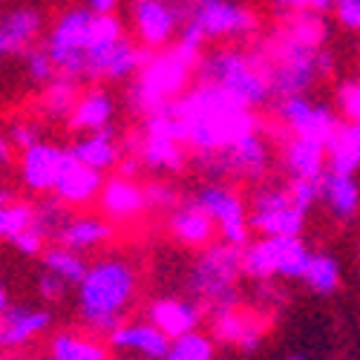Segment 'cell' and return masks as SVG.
<instances>
[{
    "label": "cell",
    "mask_w": 360,
    "mask_h": 360,
    "mask_svg": "<svg viewBox=\"0 0 360 360\" xmlns=\"http://www.w3.org/2000/svg\"><path fill=\"white\" fill-rule=\"evenodd\" d=\"M130 20H133L136 41L144 49L156 52V49H165L170 41L179 38V29H182V9H176L173 0H133Z\"/></svg>",
    "instance_id": "obj_15"
},
{
    "label": "cell",
    "mask_w": 360,
    "mask_h": 360,
    "mask_svg": "<svg viewBox=\"0 0 360 360\" xmlns=\"http://www.w3.org/2000/svg\"><path fill=\"white\" fill-rule=\"evenodd\" d=\"M49 360H107V346L78 332H61L49 340Z\"/></svg>",
    "instance_id": "obj_32"
},
{
    "label": "cell",
    "mask_w": 360,
    "mask_h": 360,
    "mask_svg": "<svg viewBox=\"0 0 360 360\" xmlns=\"http://www.w3.org/2000/svg\"><path fill=\"white\" fill-rule=\"evenodd\" d=\"M70 222V214H67V205L58 202L55 196L52 199H44L35 205V225L46 233V239H58L64 231V225Z\"/></svg>",
    "instance_id": "obj_38"
},
{
    "label": "cell",
    "mask_w": 360,
    "mask_h": 360,
    "mask_svg": "<svg viewBox=\"0 0 360 360\" xmlns=\"http://www.w3.org/2000/svg\"><path fill=\"white\" fill-rule=\"evenodd\" d=\"M303 283L317 291V294H335L340 288V262L332 257V254H323V251H314L311 254V262L306 268V277Z\"/></svg>",
    "instance_id": "obj_35"
},
{
    "label": "cell",
    "mask_w": 360,
    "mask_h": 360,
    "mask_svg": "<svg viewBox=\"0 0 360 360\" xmlns=\"http://www.w3.org/2000/svg\"><path fill=\"white\" fill-rule=\"evenodd\" d=\"M78 101V81L58 75L55 81H49L41 93V112L46 118H55V122H67L70 112L75 110Z\"/></svg>",
    "instance_id": "obj_33"
},
{
    "label": "cell",
    "mask_w": 360,
    "mask_h": 360,
    "mask_svg": "<svg viewBox=\"0 0 360 360\" xmlns=\"http://www.w3.org/2000/svg\"><path fill=\"white\" fill-rule=\"evenodd\" d=\"M44 268L46 271H52L55 277H61L70 288H78L81 285V280L86 277V262H84V257L78 254V251H72V248H67V245H52V248H46L44 251Z\"/></svg>",
    "instance_id": "obj_34"
},
{
    "label": "cell",
    "mask_w": 360,
    "mask_h": 360,
    "mask_svg": "<svg viewBox=\"0 0 360 360\" xmlns=\"http://www.w3.org/2000/svg\"><path fill=\"white\" fill-rule=\"evenodd\" d=\"M288 360H303V357H288Z\"/></svg>",
    "instance_id": "obj_52"
},
{
    "label": "cell",
    "mask_w": 360,
    "mask_h": 360,
    "mask_svg": "<svg viewBox=\"0 0 360 360\" xmlns=\"http://www.w3.org/2000/svg\"><path fill=\"white\" fill-rule=\"evenodd\" d=\"M70 153L84 162L86 167H96L101 173H107L110 167H115L118 162H122V144H118L112 127L107 130H98V133H84V139H78Z\"/></svg>",
    "instance_id": "obj_29"
},
{
    "label": "cell",
    "mask_w": 360,
    "mask_h": 360,
    "mask_svg": "<svg viewBox=\"0 0 360 360\" xmlns=\"http://www.w3.org/2000/svg\"><path fill=\"white\" fill-rule=\"evenodd\" d=\"M9 141H12V147H18L20 150V153H23V150H29V147H32V144H38L41 141V127L35 124V122H23V118H20V122H15L12 127H9Z\"/></svg>",
    "instance_id": "obj_44"
},
{
    "label": "cell",
    "mask_w": 360,
    "mask_h": 360,
    "mask_svg": "<svg viewBox=\"0 0 360 360\" xmlns=\"http://www.w3.org/2000/svg\"><path fill=\"white\" fill-rule=\"evenodd\" d=\"M328 170L352 176L360 170V122L340 124L335 139L328 141Z\"/></svg>",
    "instance_id": "obj_31"
},
{
    "label": "cell",
    "mask_w": 360,
    "mask_h": 360,
    "mask_svg": "<svg viewBox=\"0 0 360 360\" xmlns=\"http://www.w3.org/2000/svg\"><path fill=\"white\" fill-rule=\"evenodd\" d=\"M239 274H245L243 248L219 239V243L202 248V254L196 257L188 274V288L196 297V303L214 314L239 303Z\"/></svg>",
    "instance_id": "obj_5"
},
{
    "label": "cell",
    "mask_w": 360,
    "mask_h": 360,
    "mask_svg": "<svg viewBox=\"0 0 360 360\" xmlns=\"http://www.w3.org/2000/svg\"><path fill=\"white\" fill-rule=\"evenodd\" d=\"M46 243H49L46 233H44L35 222L29 225L23 233H18V236L12 239V245L18 248V254H20V257H29V259H32V257H41V254L46 251Z\"/></svg>",
    "instance_id": "obj_41"
},
{
    "label": "cell",
    "mask_w": 360,
    "mask_h": 360,
    "mask_svg": "<svg viewBox=\"0 0 360 360\" xmlns=\"http://www.w3.org/2000/svg\"><path fill=\"white\" fill-rule=\"evenodd\" d=\"M112 239V222L104 217H70V222L64 225L58 243L84 254V251H93L101 248Z\"/></svg>",
    "instance_id": "obj_30"
},
{
    "label": "cell",
    "mask_w": 360,
    "mask_h": 360,
    "mask_svg": "<svg viewBox=\"0 0 360 360\" xmlns=\"http://www.w3.org/2000/svg\"><path fill=\"white\" fill-rule=\"evenodd\" d=\"M274 6L283 12H328L335 9V0H274Z\"/></svg>",
    "instance_id": "obj_47"
},
{
    "label": "cell",
    "mask_w": 360,
    "mask_h": 360,
    "mask_svg": "<svg viewBox=\"0 0 360 360\" xmlns=\"http://www.w3.org/2000/svg\"><path fill=\"white\" fill-rule=\"evenodd\" d=\"M320 199L338 222H352L360 214V185L352 173L326 170L320 179Z\"/></svg>",
    "instance_id": "obj_28"
},
{
    "label": "cell",
    "mask_w": 360,
    "mask_h": 360,
    "mask_svg": "<svg viewBox=\"0 0 360 360\" xmlns=\"http://www.w3.org/2000/svg\"><path fill=\"white\" fill-rule=\"evenodd\" d=\"M67 291H70V285L61 280V277H55L52 271H41V277H38V294H41V300H46V303H58V300H64L67 297Z\"/></svg>",
    "instance_id": "obj_45"
},
{
    "label": "cell",
    "mask_w": 360,
    "mask_h": 360,
    "mask_svg": "<svg viewBox=\"0 0 360 360\" xmlns=\"http://www.w3.org/2000/svg\"><path fill=\"white\" fill-rule=\"evenodd\" d=\"M265 335H268V320L257 311L243 309L239 303L211 314V338L217 343L243 349V352H254Z\"/></svg>",
    "instance_id": "obj_16"
},
{
    "label": "cell",
    "mask_w": 360,
    "mask_h": 360,
    "mask_svg": "<svg viewBox=\"0 0 360 360\" xmlns=\"http://www.w3.org/2000/svg\"><path fill=\"white\" fill-rule=\"evenodd\" d=\"M280 162L291 179H306V182H320L328 170V147L323 141L297 139L291 136L283 144Z\"/></svg>",
    "instance_id": "obj_25"
},
{
    "label": "cell",
    "mask_w": 360,
    "mask_h": 360,
    "mask_svg": "<svg viewBox=\"0 0 360 360\" xmlns=\"http://www.w3.org/2000/svg\"><path fill=\"white\" fill-rule=\"evenodd\" d=\"M44 32V12L35 6H15L0 15V58L23 55Z\"/></svg>",
    "instance_id": "obj_22"
},
{
    "label": "cell",
    "mask_w": 360,
    "mask_h": 360,
    "mask_svg": "<svg viewBox=\"0 0 360 360\" xmlns=\"http://www.w3.org/2000/svg\"><path fill=\"white\" fill-rule=\"evenodd\" d=\"M288 193H291V199H294V205L300 207V211L309 214L311 207L317 205V199H320V182H306V179H291Z\"/></svg>",
    "instance_id": "obj_42"
},
{
    "label": "cell",
    "mask_w": 360,
    "mask_h": 360,
    "mask_svg": "<svg viewBox=\"0 0 360 360\" xmlns=\"http://www.w3.org/2000/svg\"><path fill=\"white\" fill-rule=\"evenodd\" d=\"M110 346L118 352L141 354L150 360H162L170 349V338L162 335L150 320H133V323H118L112 332L107 335Z\"/></svg>",
    "instance_id": "obj_24"
},
{
    "label": "cell",
    "mask_w": 360,
    "mask_h": 360,
    "mask_svg": "<svg viewBox=\"0 0 360 360\" xmlns=\"http://www.w3.org/2000/svg\"><path fill=\"white\" fill-rule=\"evenodd\" d=\"M167 110L176 118L185 147H191L199 156L219 153L243 136L259 130L254 110L211 81H199Z\"/></svg>",
    "instance_id": "obj_2"
},
{
    "label": "cell",
    "mask_w": 360,
    "mask_h": 360,
    "mask_svg": "<svg viewBox=\"0 0 360 360\" xmlns=\"http://www.w3.org/2000/svg\"><path fill=\"white\" fill-rule=\"evenodd\" d=\"M167 231L176 243L185 248H207L217 239V222L211 214L193 199V202H179L167 214Z\"/></svg>",
    "instance_id": "obj_21"
},
{
    "label": "cell",
    "mask_w": 360,
    "mask_h": 360,
    "mask_svg": "<svg viewBox=\"0 0 360 360\" xmlns=\"http://www.w3.org/2000/svg\"><path fill=\"white\" fill-rule=\"evenodd\" d=\"M199 67V49L176 41L170 49H156L136 72L130 84V104L136 112L150 115L167 110L188 93V84Z\"/></svg>",
    "instance_id": "obj_4"
},
{
    "label": "cell",
    "mask_w": 360,
    "mask_h": 360,
    "mask_svg": "<svg viewBox=\"0 0 360 360\" xmlns=\"http://www.w3.org/2000/svg\"><path fill=\"white\" fill-rule=\"evenodd\" d=\"M122 0H86V9L93 15H115Z\"/></svg>",
    "instance_id": "obj_48"
},
{
    "label": "cell",
    "mask_w": 360,
    "mask_h": 360,
    "mask_svg": "<svg viewBox=\"0 0 360 360\" xmlns=\"http://www.w3.org/2000/svg\"><path fill=\"white\" fill-rule=\"evenodd\" d=\"M112 118H115L112 96L101 86H89L78 96L75 110L67 118V127L72 133H98L112 124Z\"/></svg>",
    "instance_id": "obj_27"
},
{
    "label": "cell",
    "mask_w": 360,
    "mask_h": 360,
    "mask_svg": "<svg viewBox=\"0 0 360 360\" xmlns=\"http://www.w3.org/2000/svg\"><path fill=\"white\" fill-rule=\"evenodd\" d=\"M0 360H6V357H0Z\"/></svg>",
    "instance_id": "obj_53"
},
{
    "label": "cell",
    "mask_w": 360,
    "mask_h": 360,
    "mask_svg": "<svg viewBox=\"0 0 360 360\" xmlns=\"http://www.w3.org/2000/svg\"><path fill=\"white\" fill-rule=\"evenodd\" d=\"M32 222H35V205H29L23 199H12L6 205H0V239H6V243H12Z\"/></svg>",
    "instance_id": "obj_36"
},
{
    "label": "cell",
    "mask_w": 360,
    "mask_h": 360,
    "mask_svg": "<svg viewBox=\"0 0 360 360\" xmlns=\"http://www.w3.org/2000/svg\"><path fill=\"white\" fill-rule=\"evenodd\" d=\"M127 147L141 159V165L153 173H179L185 167L188 147H185L182 136H179L176 118L170 115V110L144 115L141 136L130 139Z\"/></svg>",
    "instance_id": "obj_9"
},
{
    "label": "cell",
    "mask_w": 360,
    "mask_h": 360,
    "mask_svg": "<svg viewBox=\"0 0 360 360\" xmlns=\"http://www.w3.org/2000/svg\"><path fill=\"white\" fill-rule=\"evenodd\" d=\"M104 182L107 179H104L101 170L86 167L84 162H78L67 150V162H64V170H61V176H58V182H55L52 196L58 202H64L67 207H84V205L98 202Z\"/></svg>",
    "instance_id": "obj_19"
},
{
    "label": "cell",
    "mask_w": 360,
    "mask_h": 360,
    "mask_svg": "<svg viewBox=\"0 0 360 360\" xmlns=\"http://www.w3.org/2000/svg\"><path fill=\"white\" fill-rule=\"evenodd\" d=\"M147 191V205H150V211H159V214H170L173 207L179 205V193L173 185L167 182H150L144 185Z\"/></svg>",
    "instance_id": "obj_40"
},
{
    "label": "cell",
    "mask_w": 360,
    "mask_h": 360,
    "mask_svg": "<svg viewBox=\"0 0 360 360\" xmlns=\"http://www.w3.org/2000/svg\"><path fill=\"white\" fill-rule=\"evenodd\" d=\"M15 196H12V191H6V188H0V205H6V202H12Z\"/></svg>",
    "instance_id": "obj_51"
},
{
    "label": "cell",
    "mask_w": 360,
    "mask_h": 360,
    "mask_svg": "<svg viewBox=\"0 0 360 360\" xmlns=\"http://www.w3.org/2000/svg\"><path fill=\"white\" fill-rule=\"evenodd\" d=\"M254 9L236 0H188L182 6V29L179 38L188 46L202 49L205 41H236L257 32Z\"/></svg>",
    "instance_id": "obj_6"
},
{
    "label": "cell",
    "mask_w": 360,
    "mask_h": 360,
    "mask_svg": "<svg viewBox=\"0 0 360 360\" xmlns=\"http://www.w3.org/2000/svg\"><path fill=\"white\" fill-rule=\"evenodd\" d=\"M23 70H26V78L38 84V86H46L49 81L58 78V67L52 61V55L46 52V46H32L23 52Z\"/></svg>",
    "instance_id": "obj_39"
},
{
    "label": "cell",
    "mask_w": 360,
    "mask_h": 360,
    "mask_svg": "<svg viewBox=\"0 0 360 360\" xmlns=\"http://www.w3.org/2000/svg\"><path fill=\"white\" fill-rule=\"evenodd\" d=\"M311 248L300 236H262L243 248V271L251 280H303L311 262Z\"/></svg>",
    "instance_id": "obj_8"
},
{
    "label": "cell",
    "mask_w": 360,
    "mask_h": 360,
    "mask_svg": "<svg viewBox=\"0 0 360 360\" xmlns=\"http://www.w3.org/2000/svg\"><path fill=\"white\" fill-rule=\"evenodd\" d=\"M335 18L349 32H360V0H335Z\"/></svg>",
    "instance_id": "obj_46"
},
{
    "label": "cell",
    "mask_w": 360,
    "mask_h": 360,
    "mask_svg": "<svg viewBox=\"0 0 360 360\" xmlns=\"http://www.w3.org/2000/svg\"><path fill=\"white\" fill-rule=\"evenodd\" d=\"M196 72L202 81H211V84L228 89L231 96L245 101L251 110L262 107L268 98H271V84H268V75H265L259 58L254 52L217 49L211 55L199 58Z\"/></svg>",
    "instance_id": "obj_7"
},
{
    "label": "cell",
    "mask_w": 360,
    "mask_h": 360,
    "mask_svg": "<svg viewBox=\"0 0 360 360\" xmlns=\"http://www.w3.org/2000/svg\"><path fill=\"white\" fill-rule=\"evenodd\" d=\"M139 291V274L127 259L107 257L86 268L78 285V317L93 332H112L124 323L127 309Z\"/></svg>",
    "instance_id": "obj_3"
},
{
    "label": "cell",
    "mask_w": 360,
    "mask_h": 360,
    "mask_svg": "<svg viewBox=\"0 0 360 360\" xmlns=\"http://www.w3.org/2000/svg\"><path fill=\"white\" fill-rule=\"evenodd\" d=\"M64 162H67V150L46 144V141H38L29 150H23L20 153V182H23V188L32 191V193H52L58 176H61V170H64Z\"/></svg>",
    "instance_id": "obj_20"
},
{
    "label": "cell",
    "mask_w": 360,
    "mask_h": 360,
    "mask_svg": "<svg viewBox=\"0 0 360 360\" xmlns=\"http://www.w3.org/2000/svg\"><path fill=\"white\" fill-rule=\"evenodd\" d=\"M12 162V141H9V136H6V130H4V124H0V165H9Z\"/></svg>",
    "instance_id": "obj_49"
},
{
    "label": "cell",
    "mask_w": 360,
    "mask_h": 360,
    "mask_svg": "<svg viewBox=\"0 0 360 360\" xmlns=\"http://www.w3.org/2000/svg\"><path fill=\"white\" fill-rule=\"evenodd\" d=\"M9 311V291H6V285L0 283V317H4Z\"/></svg>",
    "instance_id": "obj_50"
},
{
    "label": "cell",
    "mask_w": 360,
    "mask_h": 360,
    "mask_svg": "<svg viewBox=\"0 0 360 360\" xmlns=\"http://www.w3.org/2000/svg\"><path fill=\"white\" fill-rule=\"evenodd\" d=\"M147 55H150V49H144L139 41L124 35L107 52L89 58L84 78H89V81H127V78H136V72L147 61Z\"/></svg>",
    "instance_id": "obj_18"
},
{
    "label": "cell",
    "mask_w": 360,
    "mask_h": 360,
    "mask_svg": "<svg viewBox=\"0 0 360 360\" xmlns=\"http://www.w3.org/2000/svg\"><path fill=\"white\" fill-rule=\"evenodd\" d=\"M52 317L46 309H26V306H9V311L0 317V352L20 349L32 343L38 335L49 328Z\"/></svg>",
    "instance_id": "obj_26"
},
{
    "label": "cell",
    "mask_w": 360,
    "mask_h": 360,
    "mask_svg": "<svg viewBox=\"0 0 360 360\" xmlns=\"http://www.w3.org/2000/svg\"><path fill=\"white\" fill-rule=\"evenodd\" d=\"M277 118L280 124L297 136V139H311V141H323L328 147V141L335 139V133L340 130L338 115L332 112V107L317 104L309 96H288L280 98L277 104Z\"/></svg>",
    "instance_id": "obj_14"
},
{
    "label": "cell",
    "mask_w": 360,
    "mask_h": 360,
    "mask_svg": "<svg viewBox=\"0 0 360 360\" xmlns=\"http://www.w3.org/2000/svg\"><path fill=\"white\" fill-rule=\"evenodd\" d=\"M89 23H93V12L86 6H70L52 20L44 46L52 55L58 75H67L75 81L84 78Z\"/></svg>",
    "instance_id": "obj_10"
},
{
    "label": "cell",
    "mask_w": 360,
    "mask_h": 360,
    "mask_svg": "<svg viewBox=\"0 0 360 360\" xmlns=\"http://www.w3.org/2000/svg\"><path fill=\"white\" fill-rule=\"evenodd\" d=\"M0 61H4V58H0Z\"/></svg>",
    "instance_id": "obj_54"
},
{
    "label": "cell",
    "mask_w": 360,
    "mask_h": 360,
    "mask_svg": "<svg viewBox=\"0 0 360 360\" xmlns=\"http://www.w3.org/2000/svg\"><path fill=\"white\" fill-rule=\"evenodd\" d=\"M196 202L217 222L222 243L236 245V248L248 245L251 219H248V205H245L243 196H239V191H233L231 185H222V182H211V185L199 188Z\"/></svg>",
    "instance_id": "obj_13"
},
{
    "label": "cell",
    "mask_w": 360,
    "mask_h": 360,
    "mask_svg": "<svg viewBox=\"0 0 360 360\" xmlns=\"http://www.w3.org/2000/svg\"><path fill=\"white\" fill-rule=\"evenodd\" d=\"M202 167L219 179H239V182H262L271 165V150L259 133H248L231 147L211 156H199Z\"/></svg>",
    "instance_id": "obj_12"
},
{
    "label": "cell",
    "mask_w": 360,
    "mask_h": 360,
    "mask_svg": "<svg viewBox=\"0 0 360 360\" xmlns=\"http://www.w3.org/2000/svg\"><path fill=\"white\" fill-rule=\"evenodd\" d=\"M98 207H101V217L110 219L112 225H133L150 211L144 185H139L133 176H124V173H115L104 182Z\"/></svg>",
    "instance_id": "obj_17"
},
{
    "label": "cell",
    "mask_w": 360,
    "mask_h": 360,
    "mask_svg": "<svg viewBox=\"0 0 360 360\" xmlns=\"http://www.w3.org/2000/svg\"><path fill=\"white\" fill-rule=\"evenodd\" d=\"M306 217L309 214L300 211L288 188L283 185H262L251 193L248 219L251 228L259 231L262 236H300Z\"/></svg>",
    "instance_id": "obj_11"
},
{
    "label": "cell",
    "mask_w": 360,
    "mask_h": 360,
    "mask_svg": "<svg viewBox=\"0 0 360 360\" xmlns=\"http://www.w3.org/2000/svg\"><path fill=\"white\" fill-rule=\"evenodd\" d=\"M147 320L153 323L162 335H167L170 340L191 335L202 323V306L196 300H185V297H159L147 306Z\"/></svg>",
    "instance_id": "obj_23"
},
{
    "label": "cell",
    "mask_w": 360,
    "mask_h": 360,
    "mask_svg": "<svg viewBox=\"0 0 360 360\" xmlns=\"http://www.w3.org/2000/svg\"><path fill=\"white\" fill-rule=\"evenodd\" d=\"M326 44V20L317 12H285L280 26L268 35L254 55L271 84V96H306L335 67Z\"/></svg>",
    "instance_id": "obj_1"
},
{
    "label": "cell",
    "mask_w": 360,
    "mask_h": 360,
    "mask_svg": "<svg viewBox=\"0 0 360 360\" xmlns=\"http://www.w3.org/2000/svg\"><path fill=\"white\" fill-rule=\"evenodd\" d=\"M162 360H214V338L202 335L196 328L191 335L170 340V349Z\"/></svg>",
    "instance_id": "obj_37"
},
{
    "label": "cell",
    "mask_w": 360,
    "mask_h": 360,
    "mask_svg": "<svg viewBox=\"0 0 360 360\" xmlns=\"http://www.w3.org/2000/svg\"><path fill=\"white\" fill-rule=\"evenodd\" d=\"M338 104L349 122H360V78H352L340 84L338 89Z\"/></svg>",
    "instance_id": "obj_43"
}]
</instances>
